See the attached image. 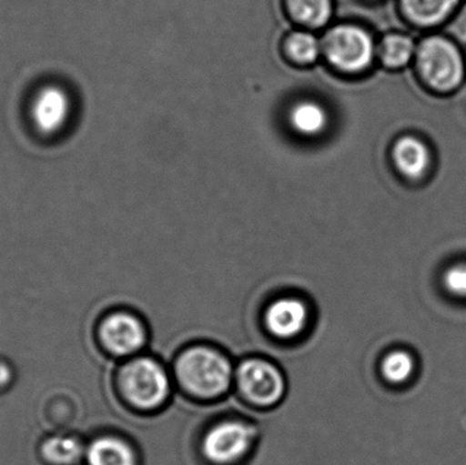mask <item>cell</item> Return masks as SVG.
Wrapping results in <instances>:
<instances>
[{
  "mask_svg": "<svg viewBox=\"0 0 466 465\" xmlns=\"http://www.w3.org/2000/svg\"><path fill=\"white\" fill-rule=\"evenodd\" d=\"M177 373L183 387L199 398H218L231 384V365L210 349L198 347L183 354Z\"/></svg>",
  "mask_w": 466,
  "mask_h": 465,
  "instance_id": "cell-1",
  "label": "cell"
},
{
  "mask_svg": "<svg viewBox=\"0 0 466 465\" xmlns=\"http://www.w3.org/2000/svg\"><path fill=\"white\" fill-rule=\"evenodd\" d=\"M73 111L68 87L59 82H44L30 96L27 119L37 136L55 138L67 130Z\"/></svg>",
  "mask_w": 466,
  "mask_h": 465,
  "instance_id": "cell-2",
  "label": "cell"
},
{
  "mask_svg": "<svg viewBox=\"0 0 466 465\" xmlns=\"http://www.w3.org/2000/svg\"><path fill=\"white\" fill-rule=\"evenodd\" d=\"M418 65L424 81L438 92H451L464 76L461 55L443 38H429L421 44Z\"/></svg>",
  "mask_w": 466,
  "mask_h": 465,
  "instance_id": "cell-3",
  "label": "cell"
},
{
  "mask_svg": "<svg viewBox=\"0 0 466 465\" xmlns=\"http://www.w3.org/2000/svg\"><path fill=\"white\" fill-rule=\"evenodd\" d=\"M120 384L128 401L142 409L160 406L169 392L166 371L157 362L147 358L128 363L120 374Z\"/></svg>",
  "mask_w": 466,
  "mask_h": 465,
  "instance_id": "cell-4",
  "label": "cell"
},
{
  "mask_svg": "<svg viewBox=\"0 0 466 465\" xmlns=\"http://www.w3.org/2000/svg\"><path fill=\"white\" fill-rule=\"evenodd\" d=\"M323 49L331 65L345 73H359L371 65L374 43L360 27L339 26L323 40Z\"/></svg>",
  "mask_w": 466,
  "mask_h": 465,
  "instance_id": "cell-5",
  "label": "cell"
},
{
  "mask_svg": "<svg viewBox=\"0 0 466 465\" xmlns=\"http://www.w3.org/2000/svg\"><path fill=\"white\" fill-rule=\"evenodd\" d=\"M238 382L244 396L260 406L276 403L284 393L281 374L263 360L244 362L238 370Z\"/></svg>",
  "mask_w": 466,
  "mask_h": 465,
  "instance_id": "cell-6",
  "label": "cell"
},
{
  "mask_svg": "<svg viewBox=\"0 0 466 465\" xmlns=\"http://www.w3.org/2000/svg\"><path fill=\"white\" fill-rule=\"evenodd\" d=\"M252 437L254 431L243 423H221L205 437V455L218 464L233 463L248 450Z\"/></svg>",
  "mask_w": 466,
  "mask_h": 465,
  "instance_id": "cell-7",
  "label": "cell"
},
{
  "mask_svg": "<svg viewBox=\"0 0 466 465\" xmlns=\"http://www.w3.org/2000/svg\"><path fill=\"white\" fill-rule=\"evenodd\" d=\"M101 339L106 349L114 354L130 355L144 346L145 330L136 317L117 313L104 321Z\"/></svg>",
  "mask_w": 466,
  "mask_h": 465,
  "instance_id": "cell-8",
  "label": "cell"
},
{
  "mask_svg": "<svg viewBox=\"0 0 466 465\" xmlns=\"http://www.w3.org/2000/svg\"><path fill=\"white\" fill-rule=\"evenodd\" d=\"M309 311L298 299H279L266 313L268 329L277 338L298 336L306 327Z\"/></svg>",
  "mask_w": 466,
  "mask_h": 465,
  "instance_id": "cell-9",
  "label": "cell"
},
{
  "mask_svg": "<svg viewBox=\"0 0 466 465\" xmlns=\"http://www.w3.org/2000/svg\"><path fill=\"white\" fill-rule=\"evenodd\" d=\"M86 456L90 465H137L134 450L114 437L96 440Z\"/></svg>",
  "mask_w": 466,
  "mask_h": 465,
  "instance_id": "cell-10",
  "label": "cell"
},
{
  "mask_svg": "<svg viewBox=\"0 0 466 465\" xmlns=\"http://www.w3.org/2000/svg\"><path fill=\"white\" fill-rule=\"evenodd\" d=\"M394 161L402 174L410 177H419L429 167V150L419 139L405 136L394 147Z\"/></svg>",
  "mask_w": 466,
  "mask_h": 465,
  "instance_id": "cell-11",
  "label": "cell"
},
{
  "mask_svg": "<svg viewBox=\"0 0 466 465\" xmlns=\"http://www.w3.org/2000/svg\"><path fill=\"white\" fill-rule=\"evenodd\" d=\"M457 3L459 0H402L407 15L423 26L443 21Z\"/></svg>",
  "mask_w": 466,
  "mask_h": 465,
  "instance_id": "cell-12",
  "label": "cell"
},
{
  "mask_svg": "<svg viewBox=\"0 0 466 465\" xmlns=\"http://www.w3.org/2000/svg\"><path fill=\"white\" fill-rule=\"evenodd\" d=\"M290 123L303 136H318L328 125V114L322 106L312 101H303L293 106Z\"/></svg>",
  "mask_w": 466,
  "mask_h": 465,
  "instance_id": "cell-13",
  "label": "cell"
},
{
  "mask_svg": "<svg viewBox=\"0 0 466 465\" xmlns=\"http://www.w3.org/2000/svg\"><path fill=\"white\" fill-rule=\"evenodd\" d=\"M43 455L49 463L70 465L79 460L84 448L78 440L73 437H51L43 445Z\"/></svg>",
  "mask_w": 466,
  "mask_h": 465,
  "instance_id": "cell-14",
  "label": "cell"
},
{
  "mask_svg": "<svg viewBox=\"0 0 466 465\" xmlns=\"http://www.w3.org/2000/svg\"><path fill=\"white\" fill-rule=\"evenodd\" d=\"M290 14L309 26H322L331 15V0H288Z\"/></svg>",
  "mask_w": 466,
  "mask_h": 465,
  "instance_id": "cell-15",
  "label": "cell"
},
{
  "mask_svg": "<svg viewBox=\"0 0 466 465\" xmlns=\"http://www.w3.org/2000/svg\"><path fill=\"white\" fill-rule=\"evenodd\" d=\"M413 43L407 35H393L383 40L380 45V57L389 67H402L412 56Z\"/></svg>",
  "mask_w": 466,
  "mask_h": 465,
  "instance_id": "cell-16",
  "label": "cell"
},
{
  "mask_svg": "<svg viewBox=\"0 0 466 465\" xmlns=\"http://www.w3.org/2000/svg\"><path fill=\"white\" fill-rule=\"evenodd\" d=\"M415 370L413 358L405 351H394L383 359L382 374L390 384H404Z\"/></svg>",
  "mask_w": 466,
  "mask_h": 465,
  "instance_id": "cell-17",
  "label": "cell"
},
{
  "mask_svg": "<svg viewBox=\"0 0 466 465\" xmlns=\"http://www.w3.org/2000/svg\"><path fill=\"white\" fill-rule=\"evenodd\" d=\"M288 51L293 59L301 63H312L320 52V44L309 33L299 32L288 40Z\"/></svg>",
  "mask_w": 466,
  "mask_h": 465,
  "instance_id": "cell-18",
  "label": "cell"
},
{
  "mask_svg": "<svg viewBox=\"0 0 466 465\" xmlns=\"http://www.w3.org/2000/svg\"><path fill=\"white\" fill-rule=\"evenodd\" d=\"M443 283L446 289L454 297L466 298V265H459L449 269Z\"/></svg>",
  "mask_w": 466,
  "mask_h": 465,
  "instance_id": "cell-19",
  "label": "cell"
},
{
  "mask_svg": "<svg viewBox=\"0 0 466 465\" xmlns=\"http://www.w3.org/2000/svg\"><path fill=\"white\" fill-rule=\"evenodd\" d=\"M11 370L5 363H0V388L5 387L10 382Z\"/></svg>",
  "mask_w": 466,
  "mask_h": 465,
  "instance_id": "cell-20",
  "label": "cell"
}]
</instances>
